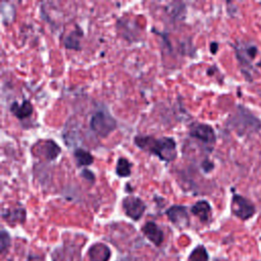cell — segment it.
Segmentation results:
<instances>
[{
  "label": "cell",
  "instance_id": "2e32d148",
  "mask_svg": "<svg viewBox=\"0 0 261 261\" xmlns=\"http://www.w3.org/2000/svg\"><path fill=\"white\" fill-rule=\"evenodd\" d=\"M82 36H83V33L79 29H77V31L71 32V34H69L67 37H65V39H64V46L66 48H68V49L79 50L81 48L79 38L82 37Z\"/></svg>",
  "mask_w": 261,
  "mask_h": 261
},
{
  "label": "cell",
  "instance_id": "6da1fadb",
  "mask_svg": "<svg viewBox=\"0 0 261 261\" xmlns=\"http://www.w3.org/2000/svg\"><path fill=\"white\" fill-rule=\"evenodd\" d=\"M134 143L141 150L154 154L165 162H171L177 156L176 143L170 137L156 139L152 136H136Z\"/></svg>",
  "mask_w": 261,
  "mask_h": 261
},
{
  "label": "cell",
  "instance_id": "277c9868",
  "mask_svg": "<svg viewBox=\"0 0 261 261\" xmlns=\"http://www.w3.org/2000/svg\"><path fill=\"white\" fill-rule=\"evenodd\" d=\"M231 212L242 220L251 218L255 212V206L247 198L241 195H233L231 199Z\"/></svg>",
  "mask_w": 261,
  "mask_h": 261
},
{
  "label": "cell",
  "instance_id": "e0dca14e",
  "mask_svg": "<svg viewBox=\"0 0 261 261\" xmlns=\"http://www.w3.org/2000/svg\"><path fill=\"white\" fill-rule=\"evenodd\" d=\"M189 261H208V254L203 246H198L190 255Z\"/></svg>",
  "mask_w": 261,
  "mask_h": 261
},
{
  "label": "cell",
  "instance_id": "ac0fdd59",
  "mask_svg": "<svg viewBox=\"0 0 261 261\" xmlns=\"http://www.w3.org/2000/svg\"><path fill=\"white\" fill-rule=\"evenodd\" d=\"M9 245H10V237L6 232V230L2 229L1 230V237H0V249H1L2 255L6 252Z\"/></svg>",
  "mask_w": 261,
  "mask_h": 261
},
{
  "label": "cell",
  "instance_id": "7c38bea8",
  "mask_svg": "<svg viewBox=\"0 0 261 261\" xmlns=\"http://www.w3.org/2000/svg\"><path fill=\"white\" fill-rule=\"evenodd\" d=\"M191 211L194 215L198 216L202 222H207L210 219L211 206L206 200H200V201L196 202L192 206Z\"/></svg>",
  "mask_w": 261,
  "mask_h": 261
},
{
  "label": "cell",
  "instance_id": "8992f818",
  "mask_svg": "<svg viewBox=\"0 0 261 261\" xmlns=\"http://www.w3.org/2000/svg\"><path fill=\"white\" fill-rule=\"evenodd\" d=\"M122 208L129 218L139 220L146 210V204L138 197L127 196L122 200Z\"/></svg>",
  "mask_w": 261,
  "mask_h": 261
},
{
  "label": "cell",
  "instance_id": "9c48e42d",
  "mask_svg": "<svg viewBox=\"0 0 261 261\" xmlns=\"http://www.w3.org/2000/svg\"><path fill=\"white\" fill-rule=\"evenodd\" d=\"M143 232L156 246L161 245V243L163 242V238H164L163 231L153 221H149L145 223V225L143 226Z\"/></svg>",
  "mask_w": 261,
  "mask_h": 261
},
{
  "label": "cell",
  "instance_id": "5bb4252c",
  "mask_svg": "<svg viewBox=\"0 0 261 261\" xmlns=\"http://www.w3.org/2000/svg\"><path fill=\"white\" fill-rule=\"evenodd\" d=\"M73 156L75 158L77 166H87V165H91L94 162L93 155L89 151L81 148L74 150Z\"/></svg>",
  "mask_w": 261,
  "mask_h": 261
},
{
  "label": "cell",
  "instance_id": "52a82bcc",
  "mask_svg": "<svg viewBox=\"0 0 261 261\" xmlns=\"http://www.w3.org/2000/svg\"><path fill=\"white\" fill-rule=\"evenodd\" d=\"M166 215L169 220L179 228H184L189 225V214L186 206L173 205L166 210Z\"/></svg>",
  "mask_w": 261,
  "mask_h": 261
},
{
  "label": "cell",
  "instance_id": "7a4b0ae2",
  "mask_svg": "<svg viewBox=\"0 0 261 261\" xmlns=\"http://www.w3.org/2000/svg\"><path fill=\"white\" fill-rule=\"evenodd\" d=\"M90 127L98 137L106 138L117 127V122L109 112L100 110L91 117Z\"/></svg>",
  "mask_w": 261,
  "mask_h": 261
},
{
  "label": "cell",
  "instance_id": "d6986e66",
  "mask_svg": "<svg viewBox=\"0 0 261 261\" xmlns=\"http://www.w3.org/2000/svg\"><path fill=\"white\" fill-rule=\"evenodd\" d=\"M81 176H83V177H84L85 179H87L88 181H91V182H94V181H95V174H94L91 170H88V169L82 170Z\"/></svg>",
  "mask_w": 261,
  "mask_h": 261
},
{
  "label": "cell",
  "instance_id": "5b68a950",
  "mask_svg": "<svg viewBox=\"0 0 261 261\" xmlns=\"http://www.w3.org/2000/svg\"><path fill=\"white\" fill-rule=\"evenodd\" d=\"M190 136L210 147H212L216 141L214 129L211 125L206 123L192 124V126L190 127Z\"/></svg>",
  "mask_w": 261,
  "mask_h": 261
},
{
  "label": "cell",
  "instance_id": "ffe728a7",
  "mask_svg": "<svg viewBox=\"0 0 261 261\" xmlns=\"http://www.w3.org/2000/svg\"><path fill=\"white\" fill-rule=\"evenodd\" d=\"M202 168L206 171V172H209L211 169H213V167H214V164L211 162V161H209V160H204L203 161V163H202Z\"/></svg>",
  "mask_w": 261,
  "mask_h": 261
},
{
  "label": "cell",
  "instance_id": "3957f363",
  "mask_svg": "<svg viewBox=\"0 0 261 261\" xmlns=\"http://www.w3.org/2000/svg\"><path fill=\"white\" fill-rule=\"evenodd\" d=\"M232 126L241 134L256 133L261 126L260 120L243 106L239 107L238 112L232 118Z\"/></svg>",
  "mask_w": 261,
  "mask_h": 261
},
{
  "label": "cell",
  "instance_id": "9a60e30c",
  "mask_svg": "<svg viewBox=\"0 0 261 261\" xmlns=\"http://www.w3.org/2000/svg\"><path fill=\"white\" fill-rule=\"evenodd\" d=\"M115 173L120 177H127L132 173V163L124 157H120L115 166Z\"/></svg>",
  "mask_w": 261,
  "mask_h": 261
},
{
  "label": "cell",
  "instance_id": "ba28073f",
  "mask_svg": "<svg viewBox=\"0 0 261 261\" xmlns=\"http://www.w3.org/2000/svg\"><path fill=\"white\" fill-rule=\"evenodd\" d=\"M37 153L48 161H52L58 157L61 152V148L53 140H45L39 142L37 147Z\"/></svg>",
  "mask_w": 261,
  "mask_h": 261
},
{
  "label": "cell",
  "instance_id": "44dd1931",
  "mask_svg": "<svg viewBox=\"0 0 261 261\" xmlns=\"http://www.w3.org/2000/svg\"><path fill=\"white\" fill-rule=\"evenodd\" d=\"M217 48H218V44L217 43H212L210 45V50L212 53H216L217 52Z\"/></svg>",
  "mask_w": 261,
  "mask_h": 261
},
{
  "label": "cell",
  "instance_id": "7402d4cb",
  "mask_svg": "<svg viewBox=\"0 0 261 261\" xmlns=\"http://www.w3.org/2000/svg\"><path fill=\"white\" fill-rule=\"evenodd\" d=\"M258 66H259V67H260V68H261V61H260V62H259V63H258Z\"/></svg>",
  "mask_w": 261,
  "mask_h": 261
},
{
  "label": "cell",
  "instance_id": "4fadbf2b",
  "mask_svg": "<svg viewBox=\"0 0 261 261\" xmlns=\"http://www.w3.org/2000/svg\"><path fill=\"white\" fill-rule=\"evenodd\" d=\"M2 217L6 222L12 225L15 223H22L25 220V210L21 207L7 209L5 212H3Z\"/></svg>",
  "mask_w": 261,
  "mask_h": 261
},
{
  "label": "cell",
  "instance_id": "8fae6325",
  "mask_svg": "<svg viewBox=\"0 0 261 261\" xmlns=\"http://www.w3.org/2000/svg\"><path fill=\"white\" fill-rule=\"evenodd\" d=\"M110 250L104 244H94L89 250V258L91 261H108Z\"/></svg>",
  "mask_w": 261,
  "mask_h": 261
},
{
  "label": "cell",
  "instance_id": "30bf717a",
  "mask_svg": "<svg viewBox=\"0 0 261 261\" xmlns=\"http://www.w3.org/2000/svg\"><path fill=\"white\" fill-rule=\"evenodd\" d=\"M9 109H10L11 113L18 119H23V118L31 116V114L33 113V110H34L33 105L28 100H23L21 104H18L16 101H14L10 105Z\"/></svg>",
  "mask_w": 261,
  "mask_h": 261
}]
</instances>
